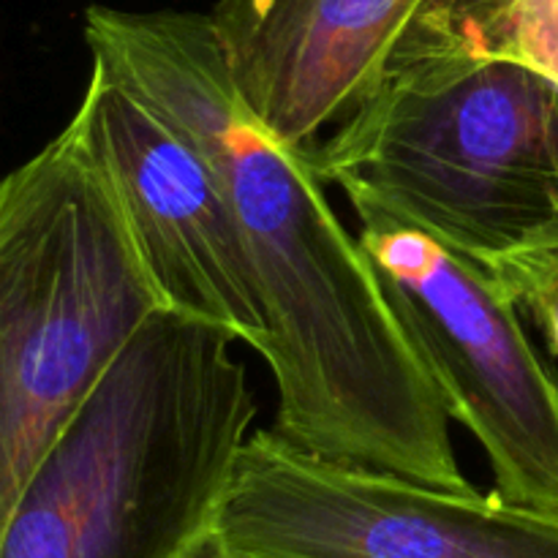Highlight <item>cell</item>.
<instances>
[{"label":"cell","instance_id":"obj_4","mask_svg":"<svg viewBox=\"0 0 558 558\" xmlns=\"http://www.w3.org/2000/svg\"><path fill=\"white\" fill-rule=\"evenodd\" d=\"M311 153L483 265L558 229L554 82L512 60L390 65Z\"/></svg>","mask_w":558,"mask_h":558},{"label":"cell","instance_id":"obj_11","mask_svg":"<svg viewBox=\"0 0 558 558\" xmlns=\"http://www.w3.org/2000/svg\"><path fill=\"white\" fill-rule=\"evenodd\" d=\"M554 131H556V163H558V82H554Z\"/></svg>","mask_w":558,"mask_h":558},{"label":"cell","instance_id":"obj_2","mask_svg":"<svg viewBox=\"0 0 558 558\" xmlns=\"http://www.w3.org/2000/svg\"><path fill=\"white\" fill-rule=\"evenodd\" d=\"M234 343L178 311L150 316L0 521V558L199 554L259 414Z\"/></svg>","mask_w":558,"mask_h":558},{"label":"cell","instance_id":"obj_3","mask_svg":"<svg viewBox=\"0 0 558 558\" xmlns=\"http://www.w3.org/2000/svg\"><path fill=\"white\" fill-rule=\"evenodd\" d=\"M161 311L118 191L71 114L0 185V521L65 420Z\"/></svg>","mask_w":558,"mask_h":558},{"label":"cell","instance_id":"obj_1","mask_svg":"<svg viewBox=\"0 0 558 558\" xmlns=\"http://www.w3.org/2000/svg\"><path fill=\"white\" fill-rule=\"evenodd\" d=\"M93 65L156 107L238 216L270 338L272 430L300 450L472 490L450 414L360 234L327 199L311 147L267 131L240 96L210 14L90 5Z\"/></svg>","mask_w":558,"mask_h":558},{"label":"cell","instance_id":"obj_9","mask_svg":"<svg viewBox=\"0 0 558 558\" xmlns=\"http://www.w3.org/2000/svg\"><path fill=\"white\" fill-rule=\"evenodd\" d=\"M485 267L515 298L523 316L534 322L558 357V243L534 240L512 254L485 262Z\"/></svg>","mask_w":558,"mask_h":558},{"label":"cell","instance_id":"obj_10","mask_svg":"<svg viewBox=\"0 0 558 558\" xmlns=\"http://www.w3.org/2000/svg\"><path fill=\"white\" fill-rule=\"evenodd\" d=\"M194 558H234V556H229V554H227V550H223V548H221V545H218V539H216V537H213V539H210V543H207V545H205V548H202V550H199V554H196Z\"/></svg>","mask_w":558,"mask_h":558},{"label":"cell","instance_id":"obj_12","mask_svg":"<svg viewBox=\"0 0 558 558\" xmlns=\"http://www.w3.org/2000/svg\"><path fill=\"white\" fill-rule=\"evenodd\" d=\"M539 240H554V243H558V229H554V232H548L545 238H539Z\"/></svg>","mask_w":558,"mask_h":558},{"label":"cell","instance_id":"obj_8","mask_svg":"<svg viewBox=\"0 0 558 558\" xmlns=\"http://www.w3.org/2000/svg\"><path fill=\"white\" fill-rule=\"evenodd\" d=\"M423 0H216L232 80L272 136L298 147L352 114L385 80Z\"/></svg>","mask_w":558,"mask_h":558},{"label":"cell","instance_id":"obj_7","mask_svg":"<svg viewBox=\"0 0 558 558\" xmlns=\"http://www.w3.org/2000/svg\"><path fill=\"white\" fill-rule=\"evenodd\" d=\"M169 311L223 327L262 357L270 338L238 216L202 153L129 85L90 65L74 109Z\"/></svg>","mask_w":558,"mask_h":558},{"label":"cell","instance_id":"obj_6","mask_svg":"<svg viewBox=\"0 0 558 558\" xmlns=\"http://www.w3.org/2000/svg\"><path fill=\"white\" fill-rule=\"evenodd\" d=\"M216 539L234 558H558V512L300 450L243 447Z\"/></svg>","mask_w":558,"mask_h":558},{"label":"cell","instance_id":"obj_5","mask_svg":"<svg viewBox=\"0 0 558 558\" xmlns=\"http://www.w3.org/2000/svg\"><path fill=\"white\" fill-rule=\"evenodd\" d=\"M357 234L450 420L488 456L494 494L558 512V379L523 330V311L466 251L354 183Z\"/></svg>","mask_w":558,"mask_h":558}]
</instances>
